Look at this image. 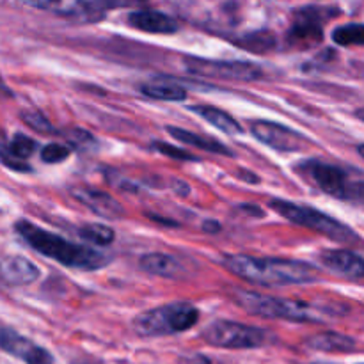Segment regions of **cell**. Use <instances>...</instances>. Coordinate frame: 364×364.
I'll list each match as a JSON object with an SVG mask.
<instances>
[{
    "label": "cell",
    "instance_id": "cell-1",
    "mask_svg": "<svg viewBox=\"0 0 364 364\" xmlns=\"http://www.w3.org/2000/svg\"><path fill=\"white\" fill-rule=\"evenodd\" d=\"M223 265L231 274L262 287L306 284L318 279V270L306 262L281 258H252L244 255L224 256Z\"/></svg>",
    "mask_w": 364,
    "mask_h": 364
},
{
    "label": "cell",
    "instance_id": "cell-2",
    "mask_svg": "<svg viewBox=\"0 0 364 364\" xmlns=\"http://www.w3.org/2000/svg\"><path fill=\"white\" fill-rule=\"evenodd\" d=\"M14 230L34 251L46 256V258L55 259L64 267L78 270H98L110 263V258L105 252H100L96 249L87 247V245L64 240L59 235L50 233V231L43 230V228L36 226L28 220H18L14 224Z\"/></svg>",
    "mask_w": 364,
    "mask_h": 364
},
{
    "label": "cell",
    "instance_id": "cell-3",
    "mask_svg": "<svg viewBox=\"0 0 364 364\" xmlns=\"http://www.w3.org/2000/svg\"><path fill=\"white\" fill-rule=\"evenodd\" d=\"M235 302L251 315L265 316V318L290 320V322H323L329 318V311L318 306L291 301V299L269 297L256 291L237 290Z\"/></svg>",
    "mask_w": 364,
    "mask_h": 364
},
{
    "label": "cell",
    "instance_id": "cell-4",
    "mask_svg": "<svg viewBox=\"0 0 364 364\" xmlns=\"http://www.w3.org/2000/svg\"><path fill=\"white\" fill-rule=\"evenodd\" d=\"M297 171L326 194L341 201L358 203L364 206V180H358L341 167L318 162V160H308V162H302Z\"/></svg>",
    "mask_w": 364,
    "mask_h": 364
},
{
    "label": "cell",
    "instance_id": "cell-5",
    "mask_svg": "<svg viewBox=\"0 0 364 364\" xmlns=\"http://www.w3.org/2000/svg\"><path fill=\"white\" fill-rule=\"evenodd\" d=\"M198 318L199 311L194 306L188 302H174L141 313L134 318L132 327L139 336H167L188 331Z\"/></svg>",
    "mask_w": 364,
    "mask_h": 364
},
{
    "label": "cell",
    "instance_id": "cell-6",
    "mask_svg": "<svg viewBox=\"0 0 364 364\" xmlns=\"http://www.w3.org/2000/svg\"><path fill=\"white\" fill-rule=\"evenodd\" d=\"M270 208L276 210L281 217H284L290 223L316 231V233L323 235V237L331 238L334 242L350 244V242L358 240V235L350 228L315 208L295 205V203L284 201V199H274V201H270Z\"/></svg>",
    "mask_w": 364,
    "mask_h": 364
},
{
    "label": "cell",
    "instance_id": "cell-7",
    "mask_svg": "<svg viewBox=\"0 0 364 364\" xmlns=\"http://www.w3.org/2000/svg\"><path fill=\"white\" fill-rule=\"evenodd\" d=\"M201 336L206 343L219 348H258L270 340L269 331L230 320L210 323Z\"/></svg>",
    "mask_w": 364,
    "mask_h": 364
},
{
    "label": "cell",
    "instance_id": "cell-8",
    "mask_svg": "<svg viewBox=\"0 0 364 364\" xmlns=\"http://www.w3.org/2000/svg\"><path fill=\"white\" fill-rule=\"evenodd\" d=\"M185 68L199 77L223 78V80L252 82L265 78V70L259 64L245 60H208L201 57L185 59Z\"/></svg>",
    "mask_w": 364,
    "mask_h": 364
},
{
    "label": "cell",
    "instance_id": "cell-9",
    "mask_svg": "<svg viewBox=\"0 0 364 364\" xmlns=\"http://www.w3.org/2000/svg\"><path fill=\"white\" fill-rule=\"evenodd\" d=\"M333 16V11L318 6H306L295 11L294 23L288 31V43L295 48H309L316 45L323 38V23Z\"/></svg>",
    "mask_w": 364,
    "mask_h": 364
},
{
    "label": "cell",
    "instance_id": "cell-10",
    "mask_svg": "<svg viewBox=\"0 0 364 364\" xmlns=\"http://www.w3.org/2000/svg\"><path fill=\"white\" fill-rule=\"evenodd\" d=\"M251 132L259 142L277 151H302L308 146V139L304 135L272 121H255Z\"/></svg>",
    "mask_w": 364,
    "mask_h": 364
},
{
    "label": "cell",
    "instance_id": "cell-11",
    "mask_svg": "<svg viewBox=\"0 0 364 364\" xmlns=\"http://www.w3.org/2000/svg\"><path fill=\"white\" fill-rule=\"evenodd\" d=\"M0 348L16 359H21L25 364H53L48 350L7 327L0 329Z\"/></svg>",
    "mask_w": 364,
    "mask_h": 364
},
{
    "label": "cell",
    "instance_id": "cell-12",
    "mask_svg": "<svg viewBox=\"0 0 364 364\" xmlns=\"http://www.w3.org/2000/svg\"><path fill=\"white\" fill-rule=\"evenodd\" d=\"M36 151V142L23 134H16L9 142L0 146V160L4 166L18 173H31L27 159Z\"/></svg>",
    "mask_w": 364,
    "mask_h": 364
},
{
    "label": "cell",
    "instance_id": "cell-13",
    "mask_svg": "<svg viewBox=\"0 0 364 364\" xmlns=\"http://www.w3.org/2000/svg\"><path fill=\"white\" fill-rule=\"evenodd\" d=\"M71 194L78 199L80 203H84L89 210H92L95 213H98L103 219H121L124 213L121 203H117L116 199H112V196L105 194L102 191H95V188L87 187H77L71 191Z\"/></svg>",
    "mask_w": 364,
    "mask_h": 364
},
{
    "label": "cell",
    "instance_id": "cell-14",
    "mask_svg": "<svg viewBox=\"0 0 364 364\" xmlns=\"http://www.w3.org/2000/svg\"><path fill=\"white\" fill-rule=\"evenodd\" d=\"M320 258L327 269L340 276L350 277V279L364 277V258L355 252L347 251V249H331V251L322 252Z\"/></svg>",
    "mask_w": 364,
    "mask_h": 364
},
{
    "label": "cell",
    "instance_id": "cell-15",
    "mask_svg": "<svg viewBox=\"0 0 364 364\" xmlns=\"http://www.w3.org/2000/svg\"><path fill=\"white\" fill-rule=\"evenodd\" d=\"M128 23L137 31L149 34H174L180 28L174 18L160 11H134L128 14Z\"/></svg>",
    "mask_w": 364,
    "mask_h": 364
},
{
    "label": "cell",
    "instance_id": "cell-16",
    "mask_svg": "<svg viewBox=\"0 0 364 364\" xmlns=\"http://www.w3.org/2000/svg\"><path fill=\"white\" fill-rule=\"evenodd\" d=\"M139 265L144 272L167 277V279H181L187 272V267L180 258L173 255H164V252H151V255L142 256Z\"/></svg>",
    "mask_w": 364,
    "mask_h": 364
},
{
    "label": "cell",
    "instance_id": "cell-17",
    "mask_svg": "<svg viewBox=\"0 0 364 364\" xmlns=\"http://www.w3.org/2000/svg\"><path fill=\"white\" fill-rule=\"evenodd\" d=\"M0 277L7 284L23 287V284H31L38 279L39 270L27 258H21V256H7V258L0 259Z\"/></svg>",
    "mask_w": 364,
    "mask_h": 364
},
{
    "label": "cell",
    "instance_id": "cell-18",
    "mask_svg": "<svg viewBox=\"0 0 364 364\" xmlns=\"http://www.w3.org/2000/svg\"><path fill=\"white\" fill-rule=\"evenodd\" d=\"M31 6L38 7V9L52 11L59 16L78 18V20L84 21L98 20L103 14V6L96 2H38L31 4Z\"/></svg>",
    "mask_w": 364,
    "mask_h": 364
},
{
    "label": "cell",
    "instance_id": "cell-19",
    "mask_svg": "<svg viewBox=\"0 0 364 364\" xmlns=\"http://www.w3.org/2000/svg\"><path fill=\"white\" fill-rule=\"evenodd\" d=\"M167 134H169L171 137L176 139V141L194 146V148L203 149V151L217 153V155H226V156H233L235 155V153L231 151L228 146H224L223 142L213 141V139H208V137H203V135L194 134V132L183 130V128L167 127Z\"/></svg>",
    "mask_w": 364,
    "mask_h": 364
},
{
    "label": "cell",
    "instance_id": "cell-20",
    "mask_svg": "<svg viewBox=\"0 0 364 364\" xmlns=\"http://www.w3.org/2000/svg\"><path fill=\"white\" fill-rule=\"evenodd\" d=\"M306 345L320 352H350L355 348V341L352 338L340 333H331V331L313 334L306 340Z\"/></svg>",
    "mask_w": 364,
    "mask_h": 364
},
{
    "label": "cell",
    "instance_id": "cell-21",
    "mask_svg": "<svg viewBox=\"0 0 364 364\" xmlns=\"http://www.w3.org/2000/svg\"><path fill=\"white\" fill-rule=\"evenodd\" d=\"M191 110H194L196 114L203 117L205 121H208L210 124H213L215 128H219L220 132L224 134H230V135H240L242 127L235 117H231L230 114L224 112V110L217 109V107L212 105H194L191 107Z\"/></svg>",
    "mask_w": 364,
    "mask_h": 364
},
{
    "label": "cell",
    "instance_id": "cell-22",
    "mask_svg": "<svg viewBox=\"0 0 364 364\" xmlns=\"http://www.w3.org/2000/svg\"><path fill=\"white\" fill-rule=\"evenodd\" d=\"M142 95L149 98L162 100V102H181L187 98V91L181 85L173 84V82H148L141 85Z\"/></svg>",
    "mask_w": 364,
    "mask_h": 364
},
{
    "label": "cell",
    "instance_id": "cell-23",
    "mask_svg": "<svg viewBox=\"0 0 364 364\" xmlns=\"http://www.w3.org/2000/svg\"><path fill=\"white\" fill-rule=\"evenodd\" d=\"M237 45L242 46V48L249 50V52L263 53V52H269V50H272L274 46H276V38H274V34H270V32L258 31L237 39Z\"/></svg>",
    "mask_w": 364,
    "mask_h": 364
},
{
    "label": "cell",
    "instance_id": "cell-24",
    "mask_svg": "<svg viewBox=\"0 0 364 364\" xmlns=\"http://www.w3.org/2000/svg\"><path fill=\"white\" fill-rule=\"evenodd\" d=\"M333 41L340 46H361L364 45V25L348 23L334 28Z\"/></svg>",
    "mask_w": 364,
    "mask_h": 364
},
{
    "label": "cell",
    "instance_id": "cell-25",
    "mask_svg": "<svg viewBox=\"0 0 364 364\" xmlns=\"http://www.w3.org/2000/svg\"><path fill=\"white\" fill-rule=\"evenodd\" d=\"M78 235L84 240L96 245H109L114 240V231L110 228L102 226V224H87V226H84L78 231Z\"/></svg>",
    "mask_w": 364,
    "mask_h": 364
},
{
    "label": "cell",
    "instance_id": "cell-26",
    "mask_svg": "<svg viewBox=\"0 0 364 364\" xmlns=\"http://www.w3.org/2000/svg\"><path fill=\"white\" fill-rule=\"evenodd\" d=\"M70 156V148L59 142H52V144H46L41 149V159L46 164H59Z\"/></svg>",
    "mask_w": 364,
    "mask_h": 364
},
{
    "label": "cell",
    "instance_id": "cell-27",
    "mask_svg": "<svg viewBox=\"0 0 364 364\" xmlns=\"http://www.w3.org/2000/svg\"><path fill=\"white\" fill-rule=\"evenodd\" d=\"M155 148L159 149L160 153L164 155L171 156V159H176V160H198V156H192L191 153L183 151V149L176 148L173 144H167V142H155Z\"/></svg>",
    "mask_w": 364,
    "mask_h": 364
},
{
    "label": "cell",
    "instance_id": "cell-28",
    "mask_svg": "<svg viewBox=\"0 0 364 364\" xmlns=\"http://www.w3.org/2000/svg\"><path fill=\"white\" fill-rule=\"evenodd\" d=\"M23 121L28 124V127L34 128V130H38V132H45V134L52 132V127H50V123L46 121V117L41 116V114H38V112H28V114L25 112Z\"/></svg>",
    "mask_w": 364,
    "mask_h": 364
},
{
    "label": "cell",
    "instance_id": "cell-29",
    "mask_svg": "<svg viewBox=\"0 0 364 364\" xmlns=\"http://www.w3.org/2000/svg\"><path fill=\"white\" fill-rule=\"evenodd\" d=\"M178 364H212L205 355H188V358H181Z\"/></svg>",
    "mask_w": 364,
    "mask_h": 364
},
{
    "label": "cell",
    "instance_id": "cell-30",
    "mask_svg": "<svg viewBox=\"0 0 364 364\" xmlns=\"http://www.w3.org/2000/svg\"><path fill=\"white\" fill-rule=\"evenodd\" d=\"M355 116H358L361 121H364V109H359L358 112H355Z\"/></svg>",
    "mask_w": 364,
    "mask_h": 364
},
{
    "label": "cell",
    "instance_id": "cell-31",
    "mask_svg": "<svg viewBox=\"0 0 364 364\" xmlns=\"http://www.w3.org/2000/svg\"><path fill=\"white\" fill-rule=\"evenodd\" d=\"M359 153H361V156H363V159H364V144H361V146H359Z\"/></svg>",
    "mask_w": 364,
    "mask_h": 364
},
{
    "label": "cell",
    "instance_id": "cell-32",
    "mask_svg": "<svg viewBox=\"0 0 364 364\" xmlns=\"http://www.w3.org/2000/svg\"><path fill=\"white\" fill-rule=\"evenodd\" d=\"M0 89H2V84H0Z\"/></svg>",
    "mask_w": 364,
    "mask_h": 364
}]
</instances>
